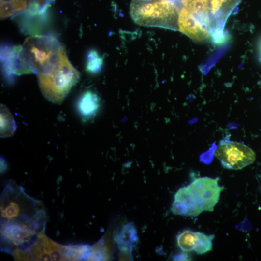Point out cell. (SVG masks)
I'll list each match as a JSON object with an SVG mask.
<instances>
[{
	"label": "cell",
	"instance_id": "obj_10",
	"mask_svg": "<svg viewBox=\"0 0 261 261\" xmlns=\"http://www.w3.org/2000/svg\"><path fill=\"white\" fill-rule=\"evenodd\" d=\"M138 240L136 228L132 223L124 225L115 238L118 249L122 252L130 254H131Z\"/></svg>",
	"mask_w": 261,
	"mask_h": 261
},
{
	"label": "cell",
	"instance_id": "obj_21",
	"mask_svg": "<svg viewBox=\"0 0 261 261\" xmlns=\"http://www.w3.org/2000/svg\"><path fill=\"white\" fill-rule=\"evenodd\" d=\"M259 85H260V87H261V81H260L259 82Z\"/></svg>",
	"mask_w": 261,
	"mask_h": 261
},
{
	"label": "cell",
	"instance_id": "obj_15",
	"mask_svg": "<svg viewBox=\"0 0 261 261\" xmlns=\"http://www.w3.org/2000/svg\"><path fill=\"white\" fill-rule=\"evenodd\" d=\"M103 65V58L94 49L88 51L86 58V68L87 72L92 74L99 72Z\"/></svg>",
	"mask_w": 261,
	"mask_h": 261
},
{
	"label": "cell",
	"instance_id": "obj_19",
	"mask_svg": "<svg viewBox=\"0 0 261 261\" xmlns=\"http://www.w3.org/2000/svg\"><path fill=\"white\" fill-rule=\"evenodd\" d=\"M171 0L174 1L178 3L179 4L180 3V0Z\"/></svg>",
	"mask_w": 261,
	"mask_h": 261
},
{
	"label": "cell",
	"instance_id": "obj_16",
	"mask_svg": "<svg viewBox=\"0 0 261 261\" xmlns=\"http://www.w3.org/2000/svg\"><path fill=\"white\" fill-rule=\"evenodd\" d=\"M198 236V244L194 250L198 254H203L212 250V241L214 234L206 235L203 232H197Z\"/></svg>",
	"mask_w": 261,
	"mask_h": 261
},
{
	"label": "cell",
	"instance_id": "obj_20",
	"mask_svg": "<svg viewBox=\"0 0 261 261\" xmlns=\"http://www.w3.org/2000/svg\"><path fill=\"white\" fill-rule=\"evenodd\" d=\"M8 0H0V1H8Z\"/></svg>",
	"mask_w": 261,
	"mask_h": 261
},
{
	"label": "cell",
	"instance_id": "obj_12",
	"mask_svg": "<svg viewBox=\"0 0 261 261\" xmlns=\"http://www.w3.org/2000/svg\"><path fill=\"white\" fill-rule=\"evenodd\" d=\"M99 106V98L92 91H87L83 93L77 102L78 110L84 118L93 116L98 111Z\"/></svg>",
	"mask_w": 261,
	"mask_h": 261
},
{
	"label": "cell",
	"instance_id": "obj_11",
	"mask_svg": "<svg viewBox=\"0 0 261 261\" xmlns=\"http://www.w3.org/2000/svg\"><path fill=\"white\" fill-rule=\"evenodd\" d=\"M180 4L200 22L207 28L210 27L208 0H180Z\"/></svg>",
	"mask_w": 261,
	"mask_h": 261
},
{
	"label": "cell",
	"instance_id": "obj_14",
	"mask_svg": "<svg viewBox=\"0 0 261 261\" xmlns=\"http://www.w3.org/2000/svg\"><path fill=\"white\" fill-rule=\"evenodd\" d=\"M198 241L197 232L184 230L177 236L178 247L184 252L194 251Z\"/></svg>",
	"mask_w": 261,
	"mask_h": 261
},
{
	"label": "cell",
	"instance_id": "obj_6",
	"mask_svg": "<svg viewBox=\"0 0 261 261\" xmlns=\"http://www.w3.org/2000/svg\"><path fill=\"white\" fill-rule=\"evenodd\" d=\"M219 178L202 177L195 179L188 187L196 195L203 211H213L218 203L224 186L218 184Z\"/></svg>",
	"mask_w": 261,
	"mask_h": 261
},
{
	"label": "cell",
	"instance_id": "obj_9",
	"mask_svg": "<svg viewBox=\"0 0 261 261\" xmlns=\"http://www.w3.org/2000/svg\"><path fill=\"white\" fill-rule=\"evenodd\" d=\"M242 0H208L210 22L214 24L215 30H223L221 24L224 25L232 11Z\"/></svg>",
	"mask_w": 261,
	"mask_h": 261
},
{
	"label": "cell",
	"instance_id": "obj_13",
	"mask_svg": "<svg viewBox=\"0 0 261 261\" xmlns=\"http://www.w3.org/2000/svg\"><path fill=\"white\" fill-rule=\"evenodd\" d=\"M16 129L15 122L10 112L3 105L0 106V136L7 137L12 135Z\"/></svg>",
	"mask_w": 261,
	"mask_h": 261
},
{
	"label": "cell",
	"instance_id": "obj_3",
	"mask_svg": "<svg viewBox=\"0 0 261 261\" xmlns=\"http://www.w3.org/2000/svg\"><path fill=\"white\" fill-rule=\"evenodd\" d=\"M22 46L28 62L36 73L50 66L63 46L55 37L49 35L29 37Z\"/></svg>",
	"mask_w": 261,
	"mask_h": 261
},
{
	"label": "cell",
	"instance_id": "obj_1",
	"mask_svg": "<svg viewBox=\"0 0 261 261\" xmlns=\"http://www.w3.org/2000/svg\"><path fill=\"white\" fill-rule=\"evenodd\" d=\"M37 74L42 93L55 103L63 101L80 77L79 72L69 60L64 46L55 60Z\"/></svg>",
	"mask_w": 261,
	"mask_h": 261
},
{
	"label": "cell",
	"instance_id": "obj_5",
	"mask_svg": "<svg viewBox=\"0 0 261 261\" xmlns=\"http://www.w3.org/2000/svg\"><path fill=\"white\" fill-rule=\"evenodd\" d=\"M0 61L2 75L9 83H13L16 75L35 73L27 60L22 45H2Z\"/></svg>",
	"mask_w": 261,
	"mask_h": 261
},
{
	"label": "cell",
	"instance_id": "obj_18",
	"mask_svg": "<svg viewBox=\"0 0 261 261\" xmlns=\"http://www.w3.org/2000/svg\"><path fill=\"white\" fill-rule=\"evenodd\" d=\"M259 60L261 62V40L259 45Z\"/></svg>",
	"mask_w": 261,
	"mask_h": 261
},
{
	"label": "cell",
	"instance_id": "obj_7",
	"mask_svg": "<svg viewBox=\"0 0 261 261\" xmlns=\"http://www.w3.org/2000/svg\"><path fill=\"white\" fill-rule=\"evenodd\" d=\"M178 26L179 31L196 43H205L211 37L197 18L183 7L179 11Z\"/></svg>",
	"mask_w": 261,
	"mask_h": 261
},
{
	"label": "cell",
	"instance_id": "obj_8",
	"mask_svg": "<svg viewBox=\"0 0 261 261\" xmlns=\"http://www.w3.org/2000/svg\"><path fill=\"white\" fill-rule=\"evenodd\" d=\"M171 210L174 215L196 217L203 210L194 193L188 187L179 188L174 195Z\"/></svg>",
	"mask_w": 261,
	"mask_h": 261
},
{
	"label": "cell",
	"instance_id": "obj_17",
	"mask_svg": "<svg viewBox=\"0 0 261 261\" xmlns=\"http://www.w3.org/2000/svg\"><path fill=\"white\" fill-rule=\"evenodd\" d=\"M174 261H190L191 258L186 253L176 255L173 257Z\"/></svg>",
	"mask_w": 261,
	"mask_h": 261
},
{
	"label": "cell",
	"instance_id": "obj_4",
	"mask_svg": "<svg viewBox=\"0 0 261 261\" xmlns=\"http://www.w3.org/2000/svg\"><path fill=\"white\" fill-rule=\"evenodd\" d=\"M214 156L223 167L231 170L241 169L253 163L256 159L255 153L251 148L227 138L220 141Z\"/></svg>",
	"mask_w": 261,
	"mask_h": 261
},
{
	"label": "cell",
	"instance_id": "obj_2",
	"mask_svg": "<svg viewBox=\"0 0 261 261\" xmlns=\"http://www.w3.org/2000/svg\"><path fill=\"white\" fill-rule=\"evenodd\" d=\"M181 6L171 0H132L130 14L140 26L178 30V13Z\"/></svg>",
	"mask_w": 261,
	"mask_h": 261
}]
</instances>
